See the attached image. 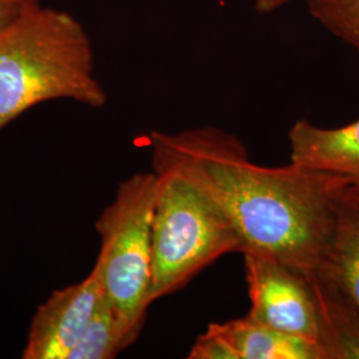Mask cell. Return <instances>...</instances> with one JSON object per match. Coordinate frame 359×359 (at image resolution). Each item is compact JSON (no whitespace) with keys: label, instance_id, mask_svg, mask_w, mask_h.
I'll return each instance as SVG.
<instances>
[{"label":"cell","instance_id":"obj_8","mask_svg":"<svg viewBox=\"0 0 359 359\" xmlns=\"http://www.w3.org/2000/svg\"><path fill=\"white\" fill-rule=\"evenodd\" d=\"M318 311V347L322 359H359V306L321 268L309 276Z\"/></svg>","mask_w":359,"mask_h":359},{"label":"cell","instance_id":"obj_12","mask_svg":"<svg viewBox=\"0 0 359 359\" xmlns=\"http://www.w3.org/2000/svg\"><path fill=\"white\" fill-rule=\"evenodd\" d=\"M305 4L318 23L359 53V0H305Z\"/></svg>","mask_w":359,"mask_h":359},{"label":"cell","instance_id":"obj_9","mask_svg":"<svg viewBox=\"0 0 359 359\" xmlns=\"http://www.w3.org/2000/svg\"><path fill=\"white\" fill-rule=\"evenodd\" d=\"M333 240L327 270L359 306V182L344 179L333 192Z\"/></svg>","mask_w":359,"mask_h":359},{"label":"cell","instance_id":"obj_7","mask_svg":"<svg viewBox=\"0 0 359 359\" xmlns=\"http://www.w3.org/2000/svg\"><path fill=\"white\" fill-rule=\"evenodd\" d=\"M287 139L292 164L359 182V120L339 128L298 120Z\"/></svg>","mask_w":359,"mask_h":359},{"label":"cell","instance_id":"obj_4","mask_svg":"<svg viewBox=\"0 0 359 359\" xmlns=\"http://www.w3.org/2000/svg\"><path fill=\"white\" fill-rule=\"evenodd\" d=\"M154 172L152 304L184 287L219 257L244 250L231 219L205 193L175 172Z\"/></svg>","mask_w":359,"mask_h":359},{"label":"cell","instance_id":"obj_13","mask_svg":"<svg viewBox=\"0 0 359 359\" xmlns=\"http://www.w3.org/2000/svg\"><path fill=\"white\" fill-rule=\"evenodd\" d=\"M187 358L238 359L231 344L210 325L208 326L205 333L197 337Z\"/></svg>","mask_w":359,"mask_h":359},{"label":"cell","instance_id":"obj_10","mask_svg":"<svg viewBox=\"0 0 359 359\" xmlns=\"http://www.w3.org/2000/svg\"><path fill=\"white\" fill-rule=\"evenodd\" d=\"M210 326L231 344L238 359H322L317 342L283 333L248 316Z\"/></svg>","mask_w":359,"mask_h":359},{"label":"cell","instance_id":"obj_1","mask_svg":"<svg viewBox=\"0 0 359 359\" xmlns=\"http://www.w3.org/2000/svg\"><path fill=\"white\" fill-rule=\"evenodd\" d=\"M152 170L191 181L231 219L246 252L311 276L333 240V192L344 177L289 164L258 165L236 135L216 128L149 135Z\"/></svg>","mask_w":359,"mask_h":359},{"label":"cell","instance_id":"obj_3","mask_svg":"<svg viewBox=\"0 0 359 359\" xmlns=\"http://www.w3.org/2000/svg\"><path fill=\"white\" fill-rule=\"evenodd\" d=\"M157 176L132 175L117 187L115 198L95 224L100 252L95 268L104 297L114 309L130 345L142 333L151 302L154 216Z\"/></svg>","mask_w":359,"mask_h":359},{"label":"cell","instance_id":"obj_2","mask_svg":"<svg viewBox=\"0 0 359 359\" xmlns=\"http://www.w3.org/2000/svg\"><path fill=\"white\" fill-rule=\"evenodd\" d=\"M62 99L90 108L108 102L83 25L40 6L0 29V132L39 104Z\"/></svg>","mask_w":359,"mask_h":359},{"label":"cell","instance_id":"obj_15","mask_svg":"<svg viewBox=\"0 0 359 359\" xmlns=\"http://www.w3.org/2000/svg\"><path fill=\"white\" fill-rule=\"evenodd\" d=\"M290 0H256V11L261 15L274 13Z\"/></svg>","mask_w":359,"mask_h":359},{"label":"cell","instance_id":"obj_6","mask_svg":"<svg viewBox=\"0 0 359 359\" xmlns=\"http://www.w3.org/2000/svg\"><path fill=\"white\" fill-rule=\"evenodd\" d=\"M102 297V280L95 266L81 281L52 292L31 320L22 358H69Z\"/></svg>","mask_w":359,"mask_h":359},{"label":"cell","instance_id":"obj_11","mask_svg":"<svg viewBox=\"0 0 359 359\" xmlns=\"http://www.w3.org/2000/svg\"><path fill=\"white\" fill-rule=\"evenodd\" d=\"M130 345L115 311L102 297L90 323L68 359H111Z\"/></svg>","mask_w":359,"mask_h":359},{"label":"cell","instance_id":"obj_14","mask_svg":"<svg viewBox=\"0 0 359 359\" xmlns=\"http://www.w3.org/2000/svg\"><path fill=\"white\" fill-rule=\"evenodd\" d=\"M40 6L41 0H0V29L13 25L19 18Z\"/></svg>","mask_w":359,"mask_h":359},{"label":"cell","instance_id":"obj_5","mask_svg":"<svg viewBox=\"0 0 359 359\" xmlns=\"http://www.w3.org/2000/svg\"><path fill=\"white\" fill-rule=\"evenodd\" d=\"M249 318L283 333L318 341V311L309 276L274 257L244 253ZM318 345V344H317Z\"/></svg>","mask_w":359,"mask_h":359}]
</instances>
